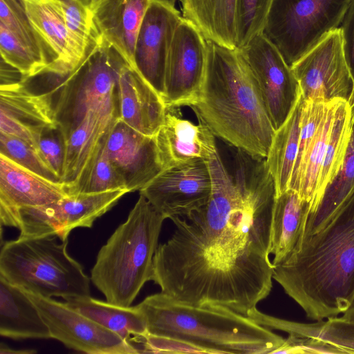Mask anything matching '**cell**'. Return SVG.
<instances>
[{
	"label": "cell",
	"instance_id": "6da1fadb",
	"mask_svg": "<svg viewBox=\"0 0 354 354\" xmlns=\"http://www.w3.org/2000/svg\"><path fill=\"white\" fill-rule=\"evenodd\" d=\"M273 279L313 320L354 304V192L322 230L273 266Z\"/></svg>",
	"mask_w": 354,
	"mask_h": 354
},
{
	"label": "cell",
	"instance_id": "7a4b0ae2",
	"mask_svg": "<svg viewBox=\"0 0 354 354\" xmlns=\"http://www.w3.org/2000/svg\"><path fill=\"white\" fill-rule=\"evenodd\" d=\"M207 45L203 83L189 107L215 136L266 158L275 130L248 62L239 49Z\"/></svg>",
	"mask_w": 354,
	"mask_h": 354
},
{
	"label": "cell",
	"instance_id": "3957f363",
	"mask_svg": "<svg viewBox=\"0 0 354 354\" xmlns=\"http://www.w3.org/2000/svg\"><path fill=\"white\" fill-rule=\"evenodd\" d=\"M136 306L149 333L185 340L211 354H273L285 340L225 306L189 305L162 292L147 296Z\"/></svg>",
	"mask_w": 354,
	"mask_h": 354
},
{
	"label": "cell",
	"instance_id": "277c9868",
	"mask_svg": "<svg viewBox=\"0 0 354 354\" xmlns=\"http://www.w3.org/2000/svg\"><path fill=\"white\" fill-rule=\"evenodd\" d=\"M166 218L141 194L127 220L100 249L91 281L106 301L130 306L151 281L153 259Z\"/></svg>",
	"mask_w": 354,
	"mask_h": 354
},
{
	"label": "cell",
	"instance_id": "5b68a950",
	"mask_svg": "<svg viewBox=\"0 0 354 354\" xmlns=\"http://www.w3.org/2000/svg\"><path fill=\"white\" fill-rule=\"evenodd\" d=\"M68 240L56 235L18 237L1 243L0 275L25 290L65 301L90 295L82 265L67 251Z\"/></svg>",
	"mask_w": 354,
	"mask_h": 354
},
{
	"label": "cell",
	"instance_id": "8992f818",
	"mask_svg": "<svg viewBox=\"0 0 354 354\" xmlns=\"http://www.w3.org/2000/svg\"><path fill=\"white\" fill-rule=\"evenodd\" d=\"M351 0H273L262 33L291 66L339 27Z\"/></svg>",
	"mask_w": 354,
	"mask_h": 354
},
{
	"label": "cell",
	"instance_id": "52a82bcc",
	"mask_svg": "<svg viewBox=\"0 0 354 354\" xmlns=\"http://www.w3.org/2000/svg\"><path fill=\"white\" fill-rule=\"evenodd\" d=\"M128 190L68 194L53 203L0 211L1 225L17 228L19 237L56 235L68 240L77 227H91L94 221L114 207Z\"/></svg>",
	"mask_w": 354,
	"mask_h": 354
},
{
	"label": "cell",
	"instance_id": "ba28073f",
	"mask_svg": "<svg viewBox=\"0 0 354 354\" xmlns=\"http://www.w3.org/2000/svg\"><path fill=\"white\" fill-rule=\"evenodd\" d=\"M122 57L100 35L88 46L82 62L67 77L74 88L65 132L75 127L90 111L119 118L118 77L125 63Z\"/></svg>",
	"mask_w": 354,
	"mask_h": 354
},
{
	"label": "cell",
	"instance_id": "9c48e42d",
	"mask_svg": "<svg viewBox=\"0 0 354 354\" xmlns=\"http://www.w3.org/2000/svg\"><path fill=\"white\" fill-rule=\"evenodd\" d=\"M290 67L304 100L337 98L354 104V77L345 57L340 27L326 35Z\"/></svg>",
	"mask_w": 354,
	"mask_h": 354
},
{
	"label": "cell",
	"instance_id": "30bf717a",
	"mask_svg": "<svg viewBox=\"0 0 354 354\" xmlns=\"http://www.w3.org/2000/svg\"><path fill=\"white\" fill-rule=\"evenodd\" d=\"M25 291L48 326L51 338L66 347L88 354L140 353L134 344L70 308L65 302Z\"/></svg>",
	"mask_w": 354,
	"mask_h": 354
},
{
	"label": "cell",
	"instance_id": "8fae6325",
	"mask_svg": "<svg viewBox=\"0 0 354 354\" xmlns=\"http://www.w3.org/2000/svg\"><path fill=\"white\" fill-rule=\"evenodd\" d=\"M207 55V40L194 24L183 17L166 61L162 100L167 108L190 106L198 100Z\"/></svg>",
	"mask_w": 354,
	"mask_h": 354
},
{
	"label": "cell",
	"instance_id": "7c38bea8",
	"mask_svg": "<svg viewBox=\"0 0 354 354\" xmlns=\"http://www.w3.org/2000/svg\"><path fill=\"white\" fill-rule=\"evenodd\" d=\"M211 193L209 167L202 158L163 170L140 190L166 219L187 218L207 203Z\"/></svg>",
	"mask_w": 354,
	"mask_h": 354
},
{
	"label": "cell",
	"instance_id": "4fadbf2b",
	"mask_svg": "<svg viewBox=\"0 0 354 354\" xmlns=\"http://www.w3.org/2000/svg\"><path fill=\"white\" fill-rule=\"evenodd\" d=\"M248 62L276 131L301 97L299 82L281 53L263 33L239 49Z\"/></svg>",
	"mask_w": 354,
	"mask_h": 354
},
{
	"label": "cell",
	"instance_id": "5bb4252c",
	"mask_svg": "<svg viewBox=\"0 0 354 354\" xmlns=\"http://www.w3.org/2000/svg\"><path fill=\"white\" fill-rule=\"evenodd\" d=\"M183 17L170 0H151L138 32L135 68L162 98L166 61Z\"/></svg>",
	"mask_w": 354,
	"mask_h": 354
},
{
	"label": "cell",
	"instance_id": "9a60e30c",
	"mask_svg": "<svg viewBox=\"0 0 354 354\" xmlns=\"http://www.w3.org/2000/svg\"><path fill=\"white\" fill-rule=\"evenodd\" d=\"M156 135L141 133L120 119L106 135V153L129 192L140 191L164 170Z\"/></svg>",
	"mask_w": 354,
	"mask_h": 354
},
{
	"label": "cell",
	"instance_id": "2e32d148",
	"mask_svg": "<svg viewBox=\"0 0 354 354\" xmlns=\"http://www.w3.org/2000/svg\"><path fill=\"white\" fill-rule=\"evenodd\" d=\"M59 124L47 94L30 91L24 81L1 84L0 132L21 138L39 151L44 131Z\"/></svg>",
	"mask_w": 354,
	"mask_h": 354
},
{
	"label": "cell",
	"instance_id": "e0dca14e",
	"mask_svg": "<svg viewBox=\"0 0 354 354\" xmlns=\"http://www.w3.org/2000/svg\"><path fill=\"white\" fill-rule=\"evenodd\" d=\"M117 86L119 119L141 133L155 136L167 109L160 94L127 62L119 71Z\"/></svg>",
	"mask_w": 354,
	"mask_h": 354
},
{
	"label": "cell",
	"instance_id": "ac0fdd59",
	"mask_svg": "<svg viewBox=\"0 0 354 354\" xmlns=\"http://www.w3.org/2000/svg\"><path fill=\"white\" fill-rule=\"evenodd\" d=\"M198 121L195 124L183 118L178 107L167 108L164 123L156 135L164 170L195 158L208 160L217 150L215 136Z\"/></svg>",
	"mask_w": 354,
	"mask_h": 354
},
{
	"label": "cell",
	"instance_id": "d6986e66",
	"mask_svg": "<svg viewBox=\"0 0 354 354\" xmlns=\"http://www.w3.org/2000/svg\"><path fill=\"white\" fill-rule=\"evenodd\" d=\"M151 0H91L98 34L135 68L136 43Z\"/></svg>",
	"mask_w": 354,
	"mask_h": 354
},
{
	"label": "cell",
	"instance_id": "ffe728a7",
	"mask_svg": "<svg viewBox=\"0 0 354 354\" xmlns=\"http://www.w3.org/2000/svg\"><path fill=\"white\" fill-rule=\"evenodd\" d=\"M68 195L66 183L45 178L0 154V211L41 206Z\"/></svg>",
	"mask_w": 354,
	"mask_h": 354
},
{
	"label": "cell",
	"instance_id": "44dd1931",
	"mask_svg": "<svg viewBox=\"0 0 354 354\" xmlns=\"http://www.w3.org/2000/svg\"><path fill=\"white\" fill-rule=\"evenodd\" d=\"M21 1L33 27L54 54V75L67 76L80 65L87 50H84L73 39L53 0Z\"/></svg>",
	"mask_w": 354,
	"mask_h": 354
},
{
	"label": "cell",
	"instance_id": "7402d4cb",
	"mask_svg": "<svg viewBox=\"0 0 354 354\" xmlns=\"http://www.w3.org/2000/svg\"><path fill=\"white\" fill-rule=\"evenodd\" d=\"M0 335L11 339H49L48 327L26 291L0 275Z\"/></svg>",
	"mask_w": 354,
	"mask_h": 354
},
{
	"label": "cell",
	"instance_id": "603a6c76",
	"mask_svg": "<svg viewBox=\"0 0 354 354\" xmlns=\"http://www.w3.org/2000/svg\"><path fill=\"white\" fill-rule=\"evenodd\" d=\"M310 205L295 189L288 188L276 196L273 209L270 252L273 266L283 262L301 238Z\"/></svg>",
	"mask_w": 354,
	"mask_h": 354
},
{
	"label": "cell",
	"instance_id": "cb8c5ba5",
	"mask_svg": "<svg viewBox=\"0 0 354 354\" xmlns=\"http://www.w3.org/2000/svg\"><path fill=\"white\" fill-rule=\"evenodd\" d=\"M119 118L90 111L66 133L62 182L76 180L98 148L101 141Z\"/></svg>",
	"mask_w": 354,
	"mask_h": 354
},
{
	"label": "cell",
	"instance_id": "d4e9b609",
	"mask_svg": "<svg viewBox=\"0 0 354 354\" xmlns=\"http://www.w3.org/2000/svg\"><path fill=\"white\" fill-rule=\"evenodd\" d=\"M182 17L191 21L207 41L236 49V0H180Z\"/></svg>",
	"mask_w": 354,
	"mask_h": 354
},
{
	"label": "cell",
	"instance_id": "484cf974",
	"mask_svg": "<svg viewBox=\"0 0 354 354\" xmlns=\"http://www.w3.org/2000/svg\"><path fill=\"white\" fill-rule=\"evenodd\" d=\"M65 304L136 346L148 333L145 319L136 306H120L91 295L71 298Z\"/></svg>",
	"mask_w": 354,
	"mask_h": 354
},
{
	"label": "cell",
	"instance_id": "4316f807",
	"mask_svg": "<svg viewBox=\"0 0 354 354\" xmlns=\"http://www.w3.org/2000/svg\"><path fill=\"white\" fill-rule=\"evenodd\" d=\"M301 97L284 123L275 131L266 158L276 185V196L288 189L300 134Z\"/></svg>",
	"mask_w": 354,
	"mask_h": 354
},
{
	"label": "cell",
	"instance_id": "83f0119b",
	"mask_svg": "<svg viewBox=\"0 0 354 354\" xmlns=\"http://www.w3.org/2000/svg\"><path fill=\"white\" fill-rule=\"evenodd\" d=\"M354 192V123L343 162L326 187L315 210L308 215L301 241L322 230ZM298 242V243H299Z\"/></svg>",
	"mask_w": 354,
	"mask_h": 354
},
{
	"label": "cell",
	"instance_id": "f1b7e54d",
	"mask_svg": "<svg viewBox=\"0 0 354 354\" xmlns=\"http://www.w3.org/2000/svg\"><path fill=\"white\" fill-rule=\"evenodd\" d=\"M353 123L354 104L339 99L320 171L317 191V207L326 187L335 178L343 162L350 142Z\"/></svg>",
	"mask_w": 354,
	"mask_h": 354
},
{
	"label": "cell",
	"instance_id": "f546056e",
	"mask_svg": "<svg viewBox=\"0 0 354 354\" xmlns=\"http://www.w3.org/2000/svg\"><path fill=\"white\" fill-rule=\"evenodd\" d=\"M0 23L3 24L54 75L55 57L33 27L21 0H0Z\"/></svg>",
	"mask_w": 354,
	"mask_h": 354
},
{
	"label": "cell",
	"instance_id": "4dcf8cb0",
	"mask_svg": "<svg viewBox=\"0 0 354 354\" xmlns=\"http://www.w3.org/2000/svg\"><path fill=\"white\" fill-rule=\"evenodd\" d=\"M107 133L76 180L66 183L68 194L127 189L122 177L106 153L105 140Z\"/></svg>",
	"mask_w": 354,
	"mask_h": 354
},
{
	"label": "cell",
	"instance_id": "1f68e13d",
	"mask_svg": "<svg viewBox=\"0 0 354 354\" xmlns=\"http://www.w3.org/2000/svg\"><path fill=\"white\" fill-rule=\"evenodd\" d=\"M1 58L16 68L24 80L46 73L45 66L3 24L0 23Z\"/></svg>",
	"mask_w": 354,
	"mask_h": 354
},
{
	"label": "cell",
	"instance_id": "d6a6232c",
	"mask_svg": "<svg viewBox=\"0 0 354 354\" xmlns=\"http://www.w3.org/2000/svg\"><path fill=\"white\" fill-rule=\"evenodd\" d=\"M0 154L45 178L62 182L39 151L21 138L0 132Z\"/></svg>",
	"mask_w": 354,
	"mask_h": 354
},
{
	"label": "cell",
	"instance_id": "836d02e7",
	"mask_svg": "<svg viewBox=\"0 0 354 354\" xmlns=\"http://www.w3.org/2000/svg\"><path fill=\"white\" fill-rule=\"evenodd\" d=\"M273 0H236V48L262 33Z\"/></svg>",
	"mask_w": 354,
	"mask_h": 354
},
{
	"label": "cell",
	"instance_id": "e575fe53",
	"mask_svg": "<svg viewBox=\"0 0 354 354\" xmlns=\"http://www.w3.org/2000/svg\"><path fill=\"white\" fill-rule=\"evenodd\" d=\"M59 8L75 41L85 50L98 35L93 21L91 0H53Z\"/></svg>",
	"mask_w": 354,
	"mask_h": 354
},
{
	"label": "cell",
	"instance_id": "d590c367",
	"mask_svg": "<svg viewBox=\"0 0 354 354\" xmlns=\"http://www.w3.org/2000/svg\"><path fill=\"white\" fill-rule=\"evenodd\" d=\"M299 335L322 339L343 350L346 354L354 353V322L333 317L326 321L301 323Z\"/></svg>",
	"mask_w": 354,
	"mask_h": 354
},
{
	"label": "cell",
	"instance_id": "8d00e7d4",
	"mask_svg": "<svg viewBox=\"0 0 354 354\" xmlns=\"http://www.w3.org/2000/svg\"><path fill=\"white\" fill-rule=\"evenodd\" d=\"M66 140V133L60 124L44 131L39 141L40 153L61 180L64 169Z\"/></svg>",
	"mask_w": 354,
	"mask_h": 354
},
{
	"label": "cell",
	"instance_id": "74e56055",
	"mask_svg": "<svg viewBox=\"0 0 354 354\" xmlns=\"http://www.w3.org/2000/svg\"><path fill=\"white\" fill-rule=\"evenodd\" d=\"M140 353H211L198 345L180 339L147 333L138 341Z\"/></svg>",
	"mask_w": 354,
	"mask_h": 354
},
{
	"label": "cell",
	"instance_id": "f35d334b",
	"mask_svg": "<svg viewBox=\"0 0 354 354\" xmlns=\"http://www.w3.org/2000/svg\"><path fill=\"white\" fill-rule=\"evenodd\" d=\"M274 353L346 354L341 348L322 339L292 334H289L283 344Z\"/></svg>",
	"mask_w": 354,
	"mask_h": 354
},
{
	"label": "cell",
	"instance_id": "ab89813d",
	"mask_svg": "<svg viewBox=\"0 0 354 354\" xmlns=\"http://www.w3.org/2000/svg\"><path fill=\"white\" fill-rule=\"evenodd\" d=\"M345 57L354 77V0H351L339 26Z\"/></svg>",
	"mask_w": 354,
	"mask_h": 354
},
{
	"label": "cell",
	"instance_id": "60d3db41",
	"mask_svg": "<svg viewBox=\"0 0 354 354\" xmlns=\"http://www.w3.org/2000/svg\"><path fill=\"white\" fill-rule=\"evenodd\" d=\"M37 351L34 349H13L8 346L6 344L1 342L0 344L1 354H35Z\"/></svg>",
	"mask_w": 354,
	"mask_h": 354
},
{
	"label": "cell",
	"instance_id": "b9f144b4",
	"mask_svg": "<svg viewBox=\"0 0 354 354\" xmlns=\"http://www.w3.org/2000/svg\"><path fill=\"white\" fill-rule=\"evenodd\" d=\"M342 319L354 322V304L343 313Z\"/></svg>",
	"mask_w": 354,
	"mask_h": 354
}]
</instances>
